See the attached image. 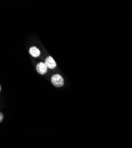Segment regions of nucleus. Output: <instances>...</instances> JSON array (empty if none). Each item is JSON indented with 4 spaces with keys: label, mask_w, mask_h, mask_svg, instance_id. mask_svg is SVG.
Segmentation results:
<instances>
[{
    "label": "nucleus",
    "mask_w": 132,
    "mask_h": 148,
    "mask_svg": "<svg viewBox=\"0 0 132 148\" xmlns=\"http://www.w3.org/2000/svg\"><path fill=\"white\" fill-rule=\"evenodd\" d=\"M52 84L57 88L61 87L64 84V81L62 77L59 74H55L51 78Z\"/></svg>",
    "instance_id": "obj_1"
},
{
    "label": "nucleus",
    "mask_w": 132,
    "mask_h": 148,
    "mask_svg": "<svg viewBox=\"0 0 132 148\" xmlns=\"http://www.w3.org/2000/svg\"><path fill=\"white\" fill-rule=\"evenodd\" d=\"M44 64L49 69H54L56 66V63L52 56H48L45 59Z\"/></svg>",
    "instance_id": "obj_2"
},
{
    "label": "nucleus",
    "mask_w": 132,
    "mask_h": 148,
    "mask_svg": "<svg viewBox=\"0 0 132 148\" xmlns=\"http://www.w3.org/2000/svg\"><path fill=\"white\" fill-rule=\"evenodd\" d=\"M36 71L40 75H44L47 71V67L44 63L39 62L36 65Z\"/></svg>",
    "instance_id": "obj_3"
},
{
    "label": "nucleus",
    "mask_w": 132,
    "mask_h": 148,
    "mask_svg": "<svg viewBox=\"0 0 132 148\" xmlns=\"http://www.w3.org/2000/svg\"><path fill=\"white\" fill-rule=\"evenodd\" d=\"M29 53L33 57H38L40 55L39 49L35 46L31 47L29 49Z\"/></svg>",
    "instance_id": "obj_4"
},
{
    "label": "nucleus",
    "mask_w": 132,
    "mask_h": 148,
    "mask_svg": "<svg viewBox=\"0 0 132 148\" xmlns=\"http://www.w3.org/2000/svg\"><path fill=\"white\" fill-rule=\"evenodd\" d=\"M3 119V114H2V113H0V121L2 122Z\"/></svg>",
    "instance_id": "obj_5"
}]
</instances>
